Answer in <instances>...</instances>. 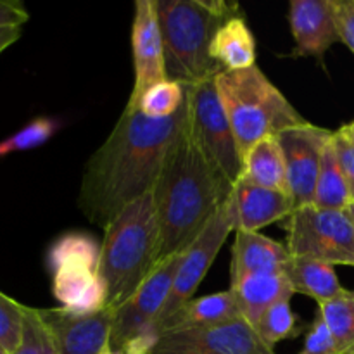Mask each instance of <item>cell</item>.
I'll use <instances>...</instances> for the list:
<instances>
[{"instance_id":"19","label":"cell","mask_w":354,"mask_h":354,"mask_svg":"<svg viewBox=\"0 0 354 354\" xmlns=\"http://www.w3.org/2000/svg\"><path fill=\"white\" fill-rule=\"evenodd\" d=\"M242 311L237 297L230 289L225 292L209 294V296L190 299L182 310L176 311L171 318L161 325V332L183 330L192 327H207V325L227 324L241 320Z\"/></svg>"},{"instance_id":"6","label":"cell","mask_w":354,"mask_h":354,"mask_svg":"<svg viewBox=\"0 0 354 354\" xmlns=\"http://www.w3.org/2000/svg\"><path fill=\"white\" fill-rule=\"evenodd\" d=\"M100 254L102 244L82 232L64 234L50 245L47 265L52 275V294L66 311L90 315L106 308Z\"/></svg>"},{"instance_id":"13","label":"cell","mask_w":354,"mask_h":354,"mask_svg":"<svg viewBox=\"0 0 354 354\" xmlns=\"http://www.w3.org/2000/svg\"><path fill=\"white\" fill-rule=\"evenodd\" d=\"M131 54H133L135 82L127 104L128 109H135L138 99L151 86L168 78L156 0L135 2V16L133 24H131Z\"/></svg>"},{"instance_id":"5","label":"cell","mask_w":354,"mask_h":354,"mask_svg":"<svg viewBox=\"0 0 354 354\" xmlns=\"http://www.w3.org/2000/svg\"><path fill=\"white\" fill-rule=\"evenodd\" d=\"M214 83L242 161L258 142L306 123L258 66L241 71H223L214 78Z\"/></svg>"},{"instance_id":"31","label":"cell","mask_w":354,"mask_h":354,"mask_svg":"<svg viewBox=\"0 0 354 354\" xmlns=\"http://www.w3.org/2000/svg\"><path fill=\"white\" fill-rule=\"evenodd\" d=\"M332 145H334L339 166H341V171L344 175L346 183H348L349 196H351L354 204V145L341 130L334 131V135H332Z\"/></svg>"},{"instance_id":"8","label":"cell","mask_w":354,"mask_h":354,"mask_svg":"<svg viewBox=\"0 0 354 354\" xmlns=\"http://www.w3.org/2000/svg\"><path fill=\"white\" fill-rule=\"evenodd\" d=\"M286 248L292 258L354 266V228L348 209L304 206L283 221Z\"/></svg>"},{"instance_id":"34","label":"cell","mask_w":354,"mask_h":354,"mask_svg":"<svg viewBox=\"0 0 354 354\" xmlns=\"http://www.w3.org/2000/svg\"><path fill=\"white\" fill-rule=\"evenodd\" d=\"M21 37V28H2L0 30V52L6 50L7 47L17 41Z\"/></svg>"},{"instance_id":"26","label":"cell","mask_w":354,"mask_h":354,"mask_svg":"<svg viewBox=\"0 0 354 354\" xmlns=\"http://www.w3.org/2000/svg\"><path fill=\"white\" fill-rule=\"evenodd\" d=\"M252 328L258 334V337L272 349L273 346L286 341V339L296 337L301 330L299 325H297V317L294 315L292 308H290V299L273 304L252 325Z\"/></svg>"},{"instance_id":"29","label":"cell","mask_w":354,"mask_h":354,"mask_svg":"<svg viewBox=\"0 0 354 354\" xmlns=\"http://www.w3.org/2000/svg\"><path fill=\"white\" fill-rule=\"evenodd\" d=\"M26 306L0 292V349L12 354L23 341Z\"/></svg>"},{"instance_id":"37","label":"cell","mask_w":354,"mask_h":354,"mask_svg":"<svg viewBox=\"0 0 354 354\" xmlns=\"http://www.w3.org/2000/svg\"><path fill=\"white\" fill-rule=\"evenodd\" d=\"M0 354H6V353H3V351H2V349H0Z\"/></svg>"},{"instance_id":"1","label":"cell","mask_w":354,"mask_h":354,"mask_svg":"<svg viewBox=\"0 0 354 354\" xmlns=\"http://www.w3.org/2000/svg\"><path fill=\"white\" fill-rule=\"evenodd\" d=\"M187 127V99L175 116L161 120L124 107L83 169L78 206L86 220L106 230L128 204L152 192L169 151Z\"/></svg>"},{"instance_id":"36","label":"cell","mask_w":354,"mask_h":354,"mask_svg":"<svg viewBox=\"0 0 354 354\" xmlns=\"http://www.w3.org/2000/svg\"><path fill=\"white\" fill-rule=\"evenodd\" d=\"M348 213H349V218H351V223H353V228H354V204L348 207Z\"/></svg>"},{"instance_id":"2","label":"cell","mask_w":354,"mask_h":354,"mask_svg":"<svg viewBox=\"0 0 354 354\" xmlns=\"http://www.w3.org/2000/svg\"><path fill=\"white\" fill-rule=\"evenodd\" d=\"M189 135V127L166 158L154 190L159 225L158 265L185 252L230 197Z\"/></svg>"},{"instance_id":"7","label":"cell","mask_w":354,"mask_h":354,"mask_svg":"<svg viewBox=\"0 0 354 354\" xmlns=\"http://www.w3.org/2000/svg\"><path fill=\"white\" fill-rule=\"evenodd\" d=\"M189 135L213 171L234 189L242 176V158L213 80L187 86Z\"/></svg>"},{"instance_id":"10","label":"cell","mask_w":354,"mask_h":354,"mask_svg":"<svg viewBox=\"0 0 354 354\" xmlns=\"http://www.w3.org/2000/svg\"><path fill=\"white\" fill-rule=\"evenodd\" d=\"M334 131L306 121L277 135L286 159L287 189L294 209L313 206L322 158Z\"/></svg>"},{"instance_id":"35","label":"cell","mask_w":354,"mask_h":354,"mask_svg":"<svg viewBox=\"0 0 354 354\" xmlns=\"http://www.w3.org/2000/svg\"><path fill=\"white\" fill-rule=\"evenodd\" d=\"M339 130H341L342 133H344L346 137H348L349 140H351V144L354 145V120L351 121V123H348V124H344V127L339 128Z\"/></svg>"},{"instance_id":"20","label":"cell","mask_w":354,"mask_h":354,"mask_svg":"<svg viewBox=\"0 0 354 354\" xmlns=\"http://www.w3.org/2000/svg\"><path fill=\"white\" fill-rule=\"evenodd\" d=\"M209 54L223 71H241L256 66V40L244 16L230 17L216 31Z\"/></svg>"},{"instance_id":"15","label":"cell","mask_w":354,"mask_h":354,"mask_svg":"<svg viewBox=\"0 0 354 354\" xmlns=\"http://www.w3.org/2000/svg\"><path fill=\"white\" fill-rule=\"evenodd\" d=\"M228 209L235 232H259L289 218L294 204L289 194L239 180L228 197Z\"/></svg>"},{"instance_id":"17","label":"cell","mask_w":354,"mask_h":354,"mask_svg":"<svg viewBox=\"0 0 354 354\" xmlns=\"http://www.w3.org/2000/svg\"><path fill=\"white\" fill-rule=\"evenodd\" d=\"M290 259L286 244L259 232H235L232 245V283L258 273H283Z\"/></svg>"},{"instance_id":"27","label":"cell","mask_w":354,"mask_h":354,"mask_svg":"<svg viewBox=\"0 0 354 354\" xmlns=\"http://www.w3.org/2000/svg\"><path fill=\"white\" fill-rule=\"evenodd\" d=\"M61 127L62 123L55 118H35L30 123L24 124L21 130H17L16 133L0 140V158L41 147L61 130Z\"/></svg>"},{"instance_id":"33","label":"cell","mask_w":354,"mask_h":354,"mask_svg":"<svg viewBox=\"0 0 354 354\" xmlns=\"http://www.w3.org/2000/svg\"><path fill=\"white\" fill-rule=\"evenodd\" d=\"M30 19L26 7L21 2L0 0V30L2 28H21Z\"/></svg>"},{"instance_id":"3","label":"cell","mask_w":354,"mask_h":354,"mask_svg":"<svg viewBox=\"0 0 354 354\" xmlns=\"http://www.w3.org/2000/svg\"><path fill=\"white\" fill-rule=\"evenodd\" d=\"M166 76L182 85H196L223 73L209 54L221 24L241 12L225 0H156Z\"/></svg>"},{"instance_id":"30","label":"cell","mask_w":354,"mask_h":354,"mask_svg":"<svg viewBox=\"0 0 354 354\" xmlns=\"http://www.w3.org/2000/svg\"><path fill=\"white\" fill-rule=\"evenodd\" d=\"M299 354H337L334 339L320 315H317L311 324L306 334V341H304V348Z\"/></svg>"},{"instance_id":"38","label":"cell","mask_w":354,"mask_h":354,"mask_svg":"<svg viewBox=\"0 0 354 354\" xmlns=\"http://www.w3.org/2000/svg\"><path fill=\"white\" fill-rule=\"evenodd\" d=\"M351 354H354V351H353V353H351Z\"/></svg>"},{"instance_id":"11","label":"cell","mask_w":354,"mask_h":354,"mask_svg":"<svg viewBox=\"0 0 354 354\" xmlns=\"http://www.w3.org/2000/svg\"><path fill=\"white\" fill-rule=\"evenodd\" d=\"M151 354H275L241 320L165 332Z\"/></svg>"},{"instance_id":"28","label":"cell","mask_w":354,"mask_h":354,"mask_svg":"<svg viewBox=\"0 0 354 354\" xmlns=\"http://www.w3.org/2000/svg\"><path fill=\"white\" fill-rule=\"evenodd\" d=\"M12 354H61L54 341V335L44 324L37 308L26 306L23 341Z\"/></svg>"},{"instance_id":"23","label":"cell","mask_w":354,"mask_h":354,"mask_svg":"<svg viewBox=\"0 0 354 354\" xmlns=\"http://www.w3.org/2000/svg\"><path fill=\"white\" fill-rule=\"evenodd\" d=\"M351 204L353 201L349 196L348 183H346L344 175L341 171L330 138L324 151V158H322V168L317 180V189H315L313 206L320 207V209L342 211L348 209Z\"/></svg>"},{"instance_id":"16","label":"cell","mask_w":354,"mask_h":354,"mask_svg":"<svg viewBox=\"0 0 354 354\" xmlns=\"http://www.w3.org/2000/svg\"><path fill=\"white\" fill-rule=\"evenodd\" d=\"M289 24L294 37V54L322 57L341 41L332 0H292Z\"/></svg>"},{"instance_id":"9","label":"cell","mask_w":354,"mask_h":354,"mask_svg":"<svg viewBox=\"0 0 354 354\" xmlns=\"http://www.w3.org/2000/svg\"><path fill=\"white\" fill-rule=\"evenodd\" d=\"M232 232H234V223H232L227 199L223 206L218 209V213L214 214L213 220L209 221L206 230L182 254V261H180L178 270H176L169 296L166 299L165 306H162L161 313H159L158 322H156L159 328L176 311L182 310L190 299H194V294L199 289L201 282L213 266L221 245L225 244V241H227Z\"/></svg>"},{"instance_id":"21","label":"cell","mask_w":354,"mask_h":354,"mask_svg":"<svg viewBox=\"0 0 354 354\" xmlns=\"http://www.w3.org/2000/svg\"><path fill=\"white\" fill-rule=\"evenodd\" d=\"M241 180L263 187V189L279 190L289 194L287 189L286 159L277 137H268L252 145L242 161Z\"/></svg>"},{"instance_id":"4","label":"cell","mask_w":354,"mask_h":354,"mask_svg":"<svg viewBox=\"0 0 354 354\" xmlns=\"http://www.w3.org/2000/svg\"><path fill=\"white\" fill-rule=\"evenodd\" d=\"M159 225L154 194L128 204L106 227L100 254V279L106 308L123 306L158 266Z\"/></svg>"},{"instance_id":"14","label":"cell","mask_w":354,"mask_h":354,"mask_svg":"<svg viewBox=\"0 0 354 354\" xmlns=\"http://www.w3.org/2000/svg\"><path fill=\"white\" fill-rule=\"evenodd\" d=\"M61 354H102L109 348L114 311L109 308L76 315L64 308L38 310Z\"/></svg>"},{"instance_id":"22","label":"cell","mask_w":354,"mask_h":354,"mask_svg":"<svg viewBox=\"0 0 354 354\" xmlns=\"http://www.w3.org/2000/svg\"><path fill=\"white\" fill-rule=\"evenodd\" d=\"M283 275L289 280L294 294L299 292L308 297H313L318 304L334 299L344 290L339 282L334 266L315 261V259L290 256L289 263L283 270Z\"/></svg>"},{"instance_id":"18","label":"cell","mask_w":354,"mask_h":354,"mask_svg":"<svg viewBox=\"0 0 354 354\" xmlns=\"http://www.w3.org/2000/svg\"><path fill=\"white\" fill-rule=\"evenodd\" d=\"M230 290L237 297L242 318L251 325H254L273 304L290 299L294 294L292 287L283 273L248 275L232 283Z\"/></svg>"},{"instance_id":"12","label":"cell","mask_w":354,"mask_h":354,"mask_svg":"<svg viewBox=\"0 0 354 354\" xmlns=\"http://www.w3.org/2000/svg\"><path fill=\"white\" fill-rule=\"evenodd\" d=\"M183 254V252H182ZM182 254L166 259L156 266L149 279L138 287L137 292L114 311L113 328H111L109 348L114 353L137 332L158 322L159 313L165 306L171 290L176 270H178Z\"/></svg>"},{"instance_id":"32","label":"cell","mask_w":354,"mask_h":354,"mask_svg":"<svg viewBox=\"0 0 354 354\" xmlns=\"http://www.w3.org/2000/svg\"><path fill=\"white\" fill-rule=\"evenodd\" d=\"M341 41L354 54V0H332Z\"/></svg>"},{"instance_id":"24","label":"cell","mask_w":354,"mask_h":354,"mask_svg":"<svg viewBox=\"0 0 354 354\" xmlns=\"http://www.w3.org/2000/svg\"><path fill=\"white\" fill-rule=\"evenodd\" d=\"M318 315L334 339L337 354L354 351V292L342 290L334 299L318 304Z\"/></svg>"},{"instance_id":"25","label":"cell","mask_w":354,"mask_h":354,"mask_svg":"<svg viewBox=\"0 0 354 354\" xmlns=\"http://www.w3.org/2000/svg\"><path fill=\"white\" fill-rule=\"evenodd\" d=\"M187 99V86L175 80H162L147 90L138 99L135 109L149 118H171L183 107ZM128 109V107H127Z\"/></svg>"}]
</instances>
